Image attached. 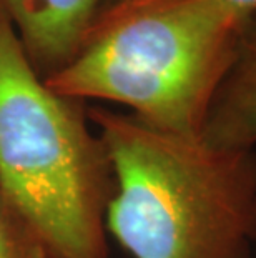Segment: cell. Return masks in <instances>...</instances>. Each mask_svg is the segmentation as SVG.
I'll return each instance as SVG.
<instances>
[{
    "label": "cell",
    "instance_id": "1",
    "mask_svg": "<svg viewBox=\"0 0 256 258\" xmlns=\"http://www.w3.org/2000/svg\"><path fill=\"white\" fill-rule=\"evenodd\" d=\"M115 190L107 230L133 258H253L256 150L94 108Z\"/></svg>",
    "mask_w": 256,
    "mask_h": 258
},
{
    "label": "cell",
    "instance_id": "2",
    "mask_svg": "<svg viewBox=\"0 0 256 258\" xmlns=\"http://www.w3.org/2000/svg\"><path fill=\"white\" fill-rule=\"evenodd\" d=\"M248 22L218 0H118L43 80L62 97L120 103L155 128L201 135Z\"/></svg>",
    "mask_w": 256,
    "mask_h": 258
},
{
    "label": "cell",
    "instance_id": "3",
    "mask_svg": "<svg viewBox=\"0 0 256 258\" xmlns=\"http://www.w3.org/2000/svg\"><path fill=\"white\" fill-rule=\"evenodd\" d=\"M0 186L48 258H108L110 157L78 100L58 95L0 12Z\"/></svg>",
    "mask_w": 256,
    "mask_h": 258
},
{
    "label": "cell",
    "instance_id": "4",
    "mask_svg": "<svg viewBox=\"0 0 256 258\" xmlns=\"http://www.w3.org/2000/svg\"><path fill=\"white\" fill-rule=\"evenodd\" d=\"M0 12L45 79L80 52L102 14V0H0Z\"/></svg>",
    "mask_w": 256,
    "mask_h": 258
},
{
    "label": "cell",
    "instance_id": "5",
    "mask_svg": "<svg viewBox=\"0 0 256 258\" xmlns=\"http://www.w3.org/2000/svg\"><path fill=\"white\" fill-rule=\"evenodd\" d=\"M201 137L221 148L256 150V15L239 37Z\"/></svg>",
    "mask_w": 256,
    "mask_h": 258
},
{
    "label": "cell",
    "instance_id": "6",
    "mask_svg": "<svg viewBox=\"0 0 256 258\" xmlns=\"http://www.w3.org/2000/svg\"><path fill=\"white\" fill-rule=\"evenodd\" d=\"M0 258H48L42 241L0 186Z\"/></svg>",
    "mask_w": 256,
    "mask_h": 258
},
{
    "label": "cell",
    "instance_id": "7",
    "mask_svg": "<svg viewBox=\"0 0 256 258\" xmlns=\"http://www.w3.org/2000/svg\"><path fill=\"white\" fill-rule=\"evenodd\" d=\"M244 20H251L256 15V0H218Z\"/></svg>",
    "mask_w": 256,
    "mask_h": 258
}]
</instances>
